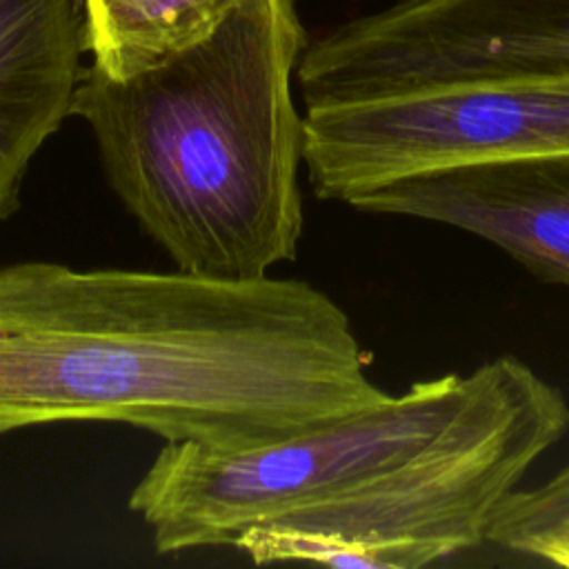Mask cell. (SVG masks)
<instances>
[{"instance_id":"cell-1","label":"cell","mask_w":569,"mask_h":569,"mask_svg":"<svg viewBox=\"0 0 569 569\" xmlns=\"http://www.w3.org/2000/svg\"><path fill=\"white\" fill-rule=\"evenodd\" d=\"M389 396L345 309L311 282L0 264V438L120 422L240 451Z\"/></svg>"},{"instance_id":"cell-2","label":"cell","mask_w":569,"mask_h":569,"mask_svg":"<svg viewBox=\"0 0 569 569\" xmlns=\"http://www.w3.org/2000/svg\"><path fill=\"white\" fill-rule=\"evenodd\" d=\"M307 47L296 0H240L160 62L82 69L71 116L109 187L176 269L253 280L296 260L305 116L291 78Z\"/></svg>"},{"instance_id":"cell-3","label":"cell","mask_w":569,"mask_h":569,"mask_svg":"<svg viewBox=\"0 0 569 569\" xmlns=\"http://www.w3.org/2000/svg\"><path fill=\"white\" fill-rule=\"evenodd\" d=\"M456 420L422 451L345 493L236 540L256 565L416 569L487 542L527 471L569 433L565 393L513 356L493 358Z\"/></svg>"},{"instance_id":"cell-4","label":"cell","mask_w":569,"mask_h":569,"mask_svg":"<svg viewBox=\"0 0 569 569\" xmlns=\"http://www.w3.org/2000/svg\"><path fill=\"white\" fill-rule=\"evenodd\" d=\"M480 369L413 382L400 396L240 451L164 442L129 496L158 553L233 547L251 527L345 493L433 442L465 409Z\"/></svg>"},{"instance_id":"cell-5","label":"cell","mask_w":569,"mask_h":569,"mask_svg":"<svg viewBox=\"0 0 569 569\" xmlns=\"http://www.w3.org/2000/svg\"><path fill=\"white\" fill-rule=\"evenodd\" d=\"M302 116L309 184L320 200L353 207L438 169L569 153V73L431 82Z\"/></svg>"},{"instance_id":"cell-6","label":"cell","mask_w":569,"mask_h":569,"mask_svg":"<svg viewBox=\"0 0 569 569\" xmlns=\"http://www.w3.org/2000/svg\"><path fill=\"white\" fill-rule=\"evenodd\" d=\"M569 73V0H398L307 44L305 109L409 87Z\"/></svg>"},{"instance_id":"cell-7","label":"cell","mask_w":569,"mask_h":569,"mask_svg":"<svg viewBox=\"0 0 569 569\" xmlns=\"http://www.w3.org/2000/svg\"><path fill=\"white\" fill-rule=\"evenodd\" d=\"M353 209L456 227L496 244L536 278L569 287V153L393 180Z\"/></svg>"},{"instance_id":"cell-8","label":"cell","mask_w":569,"mask_h":569,"mask_svg":"<svg viewBox=\"0 0 569 569\" xmlns=\"http://www.w3.org/2000/svg\"><path fill=\"white\" fill-rule=\"evenodd\" d=\"M87 51L82 0H0V222L40 147L71 116Z\"/></svg>"},{"instance_id":"cell-9","label":"cell","mask_w":569,"mask_h":569,"mask_svg":"<svg viewBox=\"0 0 569 569\" xmlns=\"http://www.w3.org/2000/svg\"><path fill=\"white\" fill-rule=\"evenodd\" d=\"M240 0H82L87 51L111 78L133 76L211 31Z\"/></svg>"},{"instance_id":"cell-10","label":"cell","mask_w":569,"mask_h":569,"mask_svg":"<svg viewBox=\"0 0 569 569\" xmlns=\"http://www.w3.org/2000/svg\"><path fill=\"white\" fill-rule=\"evenodd\" d=\"M565 531H569V465L538 487L511 491L489 525L487 542L529 553L533 545Z\"/></svg>"},{"instance_id":"cell-11","label":"cell","mask_w":569,"mask_h":569,"mask_svg":"<svg viewBox=\"0 0 569 569\" xmlns=\"http://www.w3.org/2000/svg\"><path fill=\"white\" fill-rule=\"evenodd\" d=\"M527 556L542 558V560L560 565V567H569V531L533 545Z\"/></svg>"}]
</instances>
